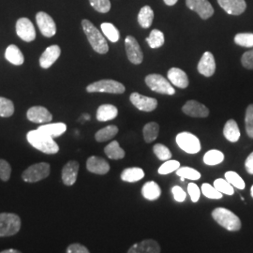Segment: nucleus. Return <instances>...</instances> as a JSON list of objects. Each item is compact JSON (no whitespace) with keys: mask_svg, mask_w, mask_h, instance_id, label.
<instances>
[{"mask_svg":"<svg viewBox=\"0 0 253 253\" xmlns=\"http://www.w3.org/2000/svg\"><path fill=\"white\" fill-rule=\"evenodd\" d=\"M27 139L30 145L43 153L56 154L59 151V146L54 142V138L38 128L27 132Z\"/></svg>","mask_w":253,"mask_h":253,"instance_id":"nucleus-1","label":"nucleus"},{"mask_svg":"<svg viewBox=\"0 0 253 253\" xmlns=\"http://www.w3.org/2000/svg\"><path fill=\"white\" fill-rule=\"evenodd\" d=\"M82 27L90 43L91 47L95 52L100 54L108 53L109 46L106 39L89 20L84 19L82 21Z\"/></svg>","mask_w":253,"mask_h":253,"instance_id":"nucleus-2","label":"nucleus"},{"mask_svg":"<svg viewBox=\"0 0 253 253\" xmlns=\"http://www.w3.org/2000/svg\"><path fill=\"white\" fill-rule=\"evenodd\" d=\"M212 217L220 226L230 232H237L241 229L242 223L240 218L234 212L224 208H217L213 210Z\"/></svg>","mask_w":253,"mask_h":253,"instance_id":"nucleus-3","label":"nucleus"},{"mask_svg":"<svg viewBox=\"0 0 253 253\" xmlns=\"http://www.w3.org/2000/svg\"><path fill=\"white\" fill-rule=\"evenodd\" d=\"M145 84L146 85L157 93L163 94V95H174L175 90L171 84V82L167 80L161 74H149L145 77Z\"/></svg>","mask_w":253,"mask_h":253,"instance_id":"nucleus-4","label":"nucleus"},{"mask_svg":"<svg viewBox=\"0 0 253 253\" xmlns=\"http://www.w3.org/2000/svg\"><path fill=\"white\" fill-rule=\"evenodd\" d=\"M21 228V218L13 213H0V237L16 235Z\"/></svg>","mask_w":253,"mask_h":253,"instance_id":"nucleus-5","label":"nucleus"},{"mask_svg":"<svg viewBox=\"0 0 253 253\" xmlns=\"http://www.w3.org/2000/svg\"><path fill=\"white\" fill-rule=\"evenodd\" d=\"M88 93H110V94H123L125 92V86L115 80H100L92 83L86 86Z\"/></svg>","mask_w":253,"mask_h":253,"instance_id":"nucleus-6","label":"nucleus"},{"mask_svg":"<svg viewBox=\"0 0 253 253\" xmlns=\"http://www.w3.org/2000/svg\"><path fill=\"white\" fill-rule=\"evenodd\" d=\"M50 164L46 163H40L29 166L22 174V178L27 183H35L42 180L50 174Z\"/></svg>","mask_w":253,"mask_h":253,"instance_id":"nucleus-7","label":"nucleus"},{"mask_svg":"<svg viewBox=\"0 0 253 253\" xmlns=\"http://www.w3.org/2000/svg\"><path fill=\"white\" fill-rule=\"evenodd\" d=\"M175 142L181 149L186 153H198L202 147L198 137L188 131L178 133L175 138Z\"/></svg>","mask_w":253,"mask_h":253,"instance_id":"nucleus-8","label":"nucleus"},{"mask_svg":"<svg viewBox=\"0 0 253 253\" xmlns=\"http://www.w3.org/2000/svg\"><path fill=\"white\" fill-rule=\"evenodd\" d=\"M16 34L24 42H30L36 39V30L33 23L26 17L19 19L16 22Z\"/></svg>","mask_w":253,"mask_h":253,"instance_id":"nucleus-9","label":"nucleus"},{"mask_svg":"<svg viewBox=\"0 0 253 253\" xmlns=\"http://www.w3.org/2000/svg\"><path fill=\"white\" fill-rule=\"evenodd\" d=\"M37 25L41 33L46 38H52L56 33V25L54 19L44 11H40L36 14Z\"/></svg>","mask_w":253,"mask_h":253,"instance_id":"nucleus-10","label":"nucleus"},{"mask_svg":"<svg viewBox=\"0 0 253 253\" xmlns=\"http://www.w3.org/2000/svg\"><path fill=\"white\" fill-rule=\"evenodd\" d=\"M125 47L126 56L131 63L139 65L143 62L144 54L134 37L126 36L125 40Z\"/></svg>","mask_w":253,"mask_h":253,"instance_id":"nucleus-11","label":"nucleus"},{"mask_svg":"<svg viewBox=\"0 0 253 253\" xmlns=\"http://www.w3.org/2000/svg\"><path fill=\"white\" fill-rule=\"evenodd\" d=\"M186 5L204 20L210 18L214 14V9L208 0H186Z\"/></svg>","mask_w":253,"mask_h":253,"instance_id":"nucleus-12","label":"nucleus"},{"mask_svg":"<svg viewBox=\"0 0 253 253\" xmlns=\"http://www.w3.org/2000/svg\"><path fill=\"white\" fill-rule=\"evenodd\" d=\"M129 100L133 106L143 112H152L158 106V100L156 99L143 96L137 92L130 95Z\"/></svg>","mask_w":253,"mask_h":253,"instance_id":"nucleus-13","label":"nucleus"},{"mask_svg":"<svg viewBox=\"0 0 253 253\" xmlns=\"http://www.w3.org/2000/svg\"><path fill=\"white\" fill-rule=\"evenodd\" d=\"M184 114L191 118H208L209 110L208 107L196 100H189L182 107Z\"/></svg>","mask_w":253,"mask_h":253,"instance_id":"nucleus-14","label":"nucleus"},{"mask_svg":"<svg viewBox=\"0 0 253 253\" xmlns=\"http://www.w3.org/2000/svg\"><path fill=\"white\" fill-rule=\"evenodd\" d=\"M197 69L200 74L206 77H211L216 72V61L213 54L210 52L204 53L200 59Z\"/></svg>","mask_w":253,"mask_h":253,"instance_id":"nucleus-15","label":"nucleus"},{"mask_svg":"<svg viewBox=\"0 0 253 253\" xmlns=\"http://www.w3.org/2000/svg\"><path fill=\"white\" fill-rule=\"evenodd\" d=\"M27 119L34 123H45L53 120L52 114L42 106H33L27 111Z\"/></svg>","mask_w":253,"mask_h":253,"instance_id":"nucleus-16","label":"nucleus"},{"mask_svg":"<svg viewBox=\"0 0 253 253\" xmlns=\"http://www.w3.org/2000/svg\"><path fill=\"white\" fill-rule=\"evenodd\" d=\"M61 49L58 45H51L46 48L45 51L40 57V66L42 69H49L59 58Z\"/></svg>","mask_w":253,"mask_h":253,"instance_id":"nucleus-17","label":"nucleus"},{"mask_svg":"<svg viewBox=\"0 0 253 253\" xmlns=\"http://www.w3.org/2000/svg\"><path fill=\"white\" fill-rule=\"evenodd\" d=\"M218 5L231 15H240L247 9L245 0H217Z\"/></svg>","mask_w":253,"mask_h":253,"instance_id":"nucleus-18","label":"nucleus"},{"mask_svg":"<svg viewBox=\"0 0 253 253\" xmlns=\"http://www.w3.org/2000/svg\"><path fill=\"white\" fill-rule=\"evenodd\" d=\"M128 253H160L161 246L153 239H145L144 241L132 245L128 251Z\"/></svg>","mask_w":253,"mask_h":253,"instance_id":"nucleus-19","label":"nucleus"},{"mask_svg":"<svg viewBox=\"0 0 253 253\" xmlns=\"http://www.w3.org/2000/svg\"><path fill=\"white\" fill-rule=\"evenodd\" d=\"M86 169L96 174H106L110 171V165L106 160L97 156H92L86 162Z\"/></svg>","mask_w":253,"mask_h":253,"instance_id":"nucleus-20","label":"nucleus"},{"mask_svg":"<svg viewBox=\"0 0 253 253\" xmlns=\"http://www.w3.org/2000/svg\"><path fill=\"white\" fill-rule=\"evenodd\" d=\"M79 171V163L76 161H71L65 164L62 169V181L66 186H73L77 180Z\"/></svg>","mask_w":253,"mask_h":253,"instance_id":"nucleus-21","label":"nucleus"},{"mask_svg":"<svg viewBox=\"0 0 253 253\" xmlns=\"http://www.w3.org/2000/svg\"><path fill=\"white\" fill-rule=\"evenodd\" d=\"M168 80L171 84L179 87V88H187L189 86V78L187 73L178 68H172L168 72Z\"/></svg>","mask_w":253,"mask_h":253,"instance_id":"nucleus-22","label":"nucleus"},{"mask_svg":"<svg viewBox=\"0 0 253 253\" xmlns=\"http://www.w3.org/2000/svg\"><path fill=\"white\" fill-rule=\"evenodd\" d=\"M118 110L115 105L102 104L97 110V120L100 122H106L118 117Z\"/></svg>","mask_w":253,"mask_h":253,"instance_id":"nucleus-23","label":"nucleus"},{"mask_svg":"<svg viewBox=\"0 0 253 253\" xmlns=\"http://www.w3.org/2000/svg\"><path fill=\"white\" fill-rule=\"evenodd\" d=\"M162 194L161 187L154 181H147L142 188V195L149 201L159 199Z\"/></svg>","mask_w":253,"mask_h":253,"instance_id":"nucleus-24","label":"nucleus"},{"mask_svg":"<svg viewBox=\"0 0 253 253\" xmlns=\"http://www.w3.org/2000/svg\"><path fill=\"white\" fill-rule=\"evenodd\" d=\"M5 57L9 63L13 64L15 66H21L25 61V57L22 51L14 44H10L7 47L5 52Z\"/></svg>","mask_w":253,"mask_h":253,"instance_id":"nucleus-25","label":"nucleus"},{"mask_svg":"<svg viewBox=\"0 0 253 253\" xmlns=\"http://www.w3.org/2000/svg\"><path fill=\"white\" fill-rule=\"evenodd\" d=\"M223 135L231 143H236L240 139V130L235 120L230 119L227 121L223 128Z\"/></svg>","mask_w":253,"mask_h":253,"instance_id":"nucleus-26","label":"nucleus"},{"mask_svg":"<svg viewBox=\"0 0 253 253\" xmlns=\"http://www.w3.org/2000/svg\"><path fill=\"white\" fill-rule=\"evenodd\" d=\"M121 179L128 183H134L137 181L141 180L145 177V172L143 169L139 167H131L126 168L123 172H121L120 175Z\"/></svg>","mask_w":253,"mask_h":253,"instance_id":"nucleus-27","label":"nucleus"},{"mask_svg":"<svg viewBox=\"0 0 253 253\" xmlns=\"http://www.w3.org/2000/svg\"><path fill=\"white\" fill-rule=\"evenodd\" d=\"M38 129H40L41 131H42L47 135L54 138V137H59L63 134L64 132L67 130V125L61 123V122L54 123V124H46V125H42L40 127H38Z\"/></svg>","mask_w":253,"mask_h":253,"instance_id":"nucleus-28","label":"nucleus"},{"mask_svg":"<svg viewBox=\"0 0 253 253\" xmlns=\"http://www.w3.org/2000/svg\"><path fill=\"white\" fill-rule=\"evenodd\" d=\"M154 11L149 6H145L140 9L138 14V23L144 28L151 27L153 23Z\"/></svg>","mask_w":253,"mask_h":253,"instance_id":"nucleus-29","label":"nucleus"},{"mask_svg":"<svg viewBox=\"0 0 253 253\" xmlns=\"http://www.w3.org/2000/svg\"><path fill=\"white\" fill-rule=\"evenodd\" d=\"M104 152L111 160H121L125 157V151L120 147L118 141H113L104 148Z\"/></svg>","mask_w":253,"mask_h":253,"instance_id":"nucleus-30","label":"nucleus"},{"mask_svg":"<svg viewBox=\"0 0 253 253\" xmlns=\"http://www.w3.org/2000/svg\"><path fill=\"white\" fill-rule=\"evenodd\" d=\"M118 126H115V125H109V126L101 128L99 131H97L95 134V139L97 142H100V143L106 142V141L111 140L112 138H114L118 134Z\"/></svg>","mask_w":253,"mask_h":253,"instance_id":"nucleus-31","label":"nucleus"},{"mask_svg":"<svg viewBox=\"0 0 253 253\" xmlns=\"http://www.w3.org/2000/svg\"><path fill=\"white\" fill-rule=\"evenodd\" d=\"M160 132V126L156 122H149L147 123L144 128H143V134H144V139L145 142L150 144L154 142Z\"/></svg>","mask_w":253,"mask_h":253,"instance_id":"nucleus-32","label":"nucleus"},{"mask_svg":"<svg viewBox=\"0 0 253 253\" xmlns=\"http://www.w3.org/2000/svg\"><path fill=\"white\" fill-rule=\"evenodd\" d=\"M203 160H204V163L208 166H215L224 161V154L219 150L212 149L205 154Z\"/></svg>","mask_w":253,"mask_h":253,"instance_id":"nucleus-33","label":"nucleus"},{"mask_svg":"<svg viewBox=\"0 0 253 253\" xmlns=\"http://www.w3.org/2000/svg\"><path fill=\"white\" fill-rule=\"evenodd\" d=\"M101 31L103 33V35L108 39L110 42H117L119 41L120 34L118 31V28L115 27L113 24L111 23H102L100 25Z\"/></svg>","mask_w":253,"mask_h":253,"instance_id":"nucleus-34","label":"nucleus"},{"mask_svg":"<svg viewBox=\"0 0 253 253\" xmlns=\"http://www.w3.org/2000/svg\"><path fill=\"white\" fill-rule=\"evenodd\" d=\"M164 42H165L164 34L161 30H158V29H153L150 32L149 37L146 38V42L152 49L162 47L164 44Z\"/></svg>","mask_w":253,"mask_h":253,"instance_id":"nucleus-35","label":"nucleus"},{"mask_svg":"<svg viewBox=\"0 0 253 253\" xmlns=\"http://www.w3.org/2000/svg\"><path fill=\"white\" fill-rule=\"evenodd\" d=\"M175 172L179 177H184L185 179L195 181L199 180L201 178V173L197 170L190 168V167H187V166L179 167Z\"/></svg>","mask_w":253,"mask_h":253,"instance_id":"nucleus-36","label":"nucleus"},{"mask_svg":"<svg viewBox=\"0 0 253 253\" xmlns=\"http://www.w3.org/2000/svg\"><path fill=\"white\" fill-rule=\"evenodd\" d=\"M14 113L13 102L6 98L0 97V117L9 118Z\"/></svg>","mask_w":253,"mask_h":253,"instance_id":"nucleus-37","label":"nucleus"},{"mask_svg":"<svg viewBox=\"0 0 253 253\" xmlns=\"http://www.w3.org/2000/svg\"><path fill=\"white\" fill-rule=\"evenodd\" d=\"M224 175H225V179L230 184H232L235 188L238 190H244L246 184H245L244 180L242 179V177L237 172L229 171V172H225Z\"/></svg>","mask_w":253,"mask_h":253,"instance_id":"nucleus-38","label":"nucleus"},{"mask_svg":"<svg viewBox=\"0 0 253 253\" xmlns=\"http://www.w3.org/2000/svg\"><path fill=\"white\" fill-rule=\"evenodd\" d=\"M214 187L222 194L233 195L235 193L234 186L232 184H230L226 179H222V178L216 179L214 181Z\"/></svg>","mask_w":253,"mask_h":253,"instance_id":"nucleus-39","label":"nucleus"},{"mask_svg":"<svg viewBox=\"0 0 253 253\" xmlns=\"http://www.w3.org/2000/svg\"><path fill=\"white\" fill-rule=\"evenodd\" d=\"M153 152L156 157L161 161H168L172 158V153L170 149L163 144H157L153 146Z\"/></svg>","mask_w":253,"mask_h":253,"instance_id":"nucleus-40","label":"nucleus"},{"mask_svg":"<svg viewBox=\"0 0 253 253\" xmlns=\"http://www.w3.org/2000/svg\"><path fill=\"white\" fill-rule=\"evenodd\" d=\"M235 42L237 45L253 48V33H238L235 37Z\"/></svg>","mask_w":253,"mask_h":253,"instance_id":"nucleus-41","label":"nucleus"},{"mask_svg":"<svg viewBox=\"0 0 253 253\" xmlns=\"http://www.w3.org/2000/svg\"><path fill=\"white\" fill-rule=\"evenodd\" d=\"M201 191L206 197H208V199L218 200L222 198V193L219 192L214 186H211L208 183H205L202 185Z\"/></svg>","mask_w":253,"mask_h":253,"instance_id":"nucleus-42","label":"nucleus"},{"mask_svg":"<svg viewBox=\"0 0 253 253\" xmlns=\"http://www.w3.org/2000/svg\"><path fill=\"white\" fill-rule=\"evenodd\" d=\"M179 167H180V163H179V162L174 161V160H168V161H166V162L163 163V165L159 168L158 172H159L160 174L166 175V174H169V173H171V172L176 171Z\"/></svg>","mask_w":253,"mask_h":253,"instance_id":"nucleus-43","label":"nucleus"},{"mask_svg":"<svg viewBox=\"0 0 253 253\" xmlns=\"http://www.w3.org/2000/svg\"><path fill=\"white\" fill-rule=\"evenodd\" d=\"M245 125H246L247 134L249 137L253 138V104L249 105L246 110Z\"/></svg>","mask_w":253,"mask_h":253,"instance_id":"nucleus-44","label":"nucleus"},{"mask_svg":"<svg viewBox=\"0 0 253 253\" xmlns=\"http://www.w3.org/2000/svg\"><path fill=\"white\" fill-rule=\"evenodd\" d=\"M92 8L100 13H107L111 9L110 0H89Z\"/></svg>","mask_w":253,"mask_h":253,"instance_id":"nucleus-45","label":"nucleus"},{"mask_svg":"<svg viewBox=\"0 0 253 253\" xmlns=\"http://www.w3.org/2000/svg\"><path fill=\"white\" fill-rule=\"evenodd\" d=\"M11 167L8 162L0 159V179L2 181H8L10 177Z\"/></svg>","mask_w":253,"mask_h":253,"instance_id":"nucleus-46","label":"nucleus"},{"mask_svg":"<svg viewBox=\"0 0 253 253\" xmlns=\"http://www.w3.org/2000/svg\"><path fill=\"white\" fill-rule=\"evenodd\" d=\"M188 192L190 194V199L193 203H197L199 201L201 190L195 183H190L188 185Z\"/></svg>","mask_w":253,"mask_h":253,"instance_id":"nucleus-47","label":"nucleus"},{"mask_svg":"<svg viewBox=\"0 0 253 253\" xmlns=\"http://www.w3.org/2000/svg\"><path fill=\"white\" fill-rule=\"evenodd\" d=\"M241 63L248 70H253V49L244 53L241 57Z\"/></svg>","mask_w":253,"mask_h":253,"instance_id":"nucleus-48","label":"nucleus"},{"mask_svg":"<svg viewBox=\"0 0 253 253\" xmlns=\"http://www.w3.org/2000/svg\"><path fill=\"white\" fill-rule=\"evenodd\" d=\"M172 193L174 200L178 203L184 202L187 198V193L179 186H174L172 189Z\"/></svg>","mask_w":253,"mask_h":253,"instance_id":"nucleus-49","label":"nucleus"},{"mask_svg":"<svg viewBox=\"0 0 253 253\" xmlns=\"http://www.w3.org/2000/svg\"><path fill=\"white\" fill-rule=\"evenodd\" d=\"M68 253H88L89 251L86 247L79 244V243H74V244L70 245L67 249Z\"/></svg>","mask_w":253,"mask_h":253,"instance_id":"nucleus-50","label":"nucleus"},{"mask_svg":"<svg viewBox=\"0 0 253 253\" xmlns=\"http://www.w3.org/2000/svg\"><path fill=\"white\" fill-rule=\"evenodd\" d=\"M245 168L246 171L249 172L250 174H253V152L249 155L245 162Z\"/></svg>","mask_w":253,"mask_h":253,"instance_id":"nucleus-51","label":"nucleus"},{"mask_svg":"<svg viewBox=\"0 0 253 253\" xmlns=\"http://www.w3.org/2000/svg\"><path fill=\"white\" fill-rule=\"evenodd\" d=\"M164 1V3L166 4V5H168V6H173L174 4H176V2L178 1V0H163Z\"/></svg>","mask_w":253,"mask_h":253,"instance_id":"nucleus-52","label":"nucleus"},{"mask_svg":"<svg viewBox=\"0 0 253 253\" xmlns=\"http://www.w3.org/2000/svg\"><path fill=\"white\" fill-rule=\"evenodd\" d=\"M19 251L13 250V249H9V250H6V251H2L1 253H19Z\"/></svg>","mask_w":253,"mask_h":253,"instance_id":"nucleus-53","label":"nucleus"},{"mask_svg":"<svg viewBox=\"0 0 253 253\" xmlns=\"http://www.w3.org/2000/svg\"><path fill=\"white\" fill-rule=\"evenodd\" d=\"M251 194H252V197L253 198V186L252 187V189H251Z\"/></svg>","mask_w":253,"mask_h":253,"instance_id":"nucleus-54","label":"nucleus"},{"mask_svg":"<svg viewBox=\"0 0 253 253\" xmlns=\"http://www.w3.org/2000/svg\"><path fill=\"white\" fill-rule=\"evenodd\" d=\"M180 181L181 182H184V181H185V178H184V177H180Z\"/></svg>","mask_w":253,"mask_h":253,"instance_id":"nucleus-55","label":"nucleus"}]
</instances>
